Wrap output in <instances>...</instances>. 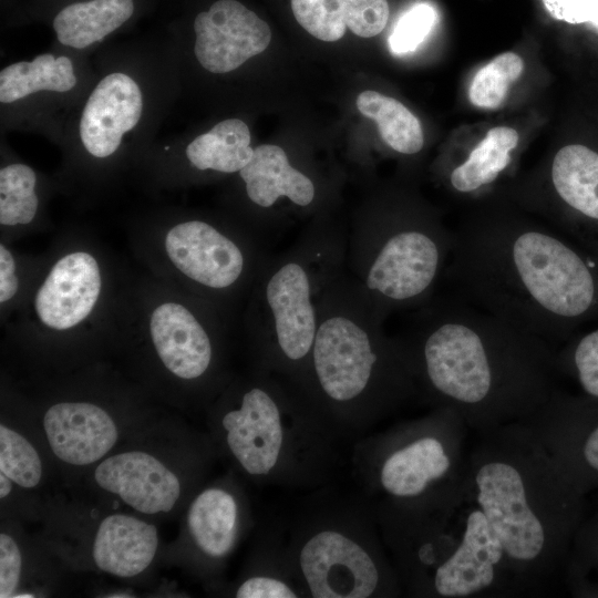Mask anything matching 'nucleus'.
Returning a JSON list of instances; mask_svg holds the SVG:
<instances>
[{
	"label": "nucleus",
	"instance_id": "1",
	"mask_svg": "<svg viewBox=\"0 0 598 598\" xmlns=\"http://www.w3.org/2000/svg\"><path fill=\"white\" fill-rule=\"evenodd\" d=\"M404 338L417 399L454 411L485 434L529 424L557 391L549 342L471 305L434 296L414 310Z\"/></svg>",
	"mask_w": 598,
	"mask_h": 598
},
{
	"label": "nucleus",
	"instance_id": "2",
	"mask_svg": "<svg viewBox=\"0 0 598 598\" xmlns=\"http://www.w3.org/2000/svg\"><path fill=\"white\" fill-rule=\"evenodd\" d=\"M443 281L549 343L598 313V261L559 230L518 216L484 215L454 231Z\"/></svg>",
	"mask_w": 598,
	"mask_h": 598
},
{
	"label": "nucleus",
	"instance_id": "3",
	"mask_svg": "<svg viewBox=\"0 0 598 598\" xmlns=\"http://www.w3.org/2000/svg\"><path fill=\"white\" fill-rule=\"evenodd\" d=\"M347 269L324 290L308 362L296 385L342 440H357L417 399L402 336Z\"/></svg>",
	"mask_w": 598,
	"mask_h": 598
},
{
	"label": "nucleus",
	"instance_id": "4",
	"mask_svg": "<svg viewBox=\"0 0 598 598\" xmlns=\"http://www.w3.org/2000/svg\"><path fill=\"white\" fill-rule=\"evenodd\" d=\"M466 480L501 540L517 591L548 582L571 517L570 481L528 424L480 434Z\"/></svg>",
	"mask_w": 598,
	"mask_h": 598
},
{
	"label": "nucleus",
	"instance_id": "5",
	"mask_svg": "<svg viewBox=\"0 0 598 598\" xmlns=\"http://www.w3.org/2000/svg\"><path fill=\"white\" fill-rule=\"evenodd\" d=\"M210 427L221 454L257 484L315 491L340 462V435L293 383L266 371L223 395Z\"/></svg>",
	"mask_w": 598,
	"mask_h": 598
},
{
	"label": "nucleus",
	"instance_id": "6",
	"mask_svg": "<svg viewBox=\"0 0 598 598\" xmlns=\"http://www.w3.org/2000/svg\"><path fill=\"white\" fill-rule=\"evenodd\" d=\"M371 506L403 594L468 598L517 592L503 545L466 475L458 486L430 502Z\"/></svg>",
	"mask_w": 598,
	"mask_h": 598
},
{
	"label": "nucleus",
	"instance_id": "7",
	"mask_svg": "<svg viewBox=\"0 0 598 598\" xmlns=\"http://www.w3.org/2000/svg\"><path fill=\"white\" fill-rule=\"evenodd\" d=\"M92 59L93 83L58 146L74 167L104 168L142 158L182 93L171 42L106 45Z\"/></svg>",
	"mask_w": 598,
	"mask_h": 598
},
{
	"label": "nucleus",
	"instance_id": "8",
	"mask_svg": "<svg viewBox=\"0 0 598 598\" xmlns=\"http://www.w3.org/2000/svg\"><path fill=\"white\" fill-rule=\"evenodd\" d=\"M322 487L293 517L287 557L306 598H391L403 594L370 503Z\"/></svg>",
	"mask_w": 598,
	"mask_h": 598
},
{
	"label": "nucleus",
	"instance_id": "9",
	"mask_svg": "<svg viewBox=\"0 0 598 598\" xmlns=\"http://www.w3.org/2000/svg\"><path fill=\"white\" fill-rule=\"evenodd\" d=\"M346 249V231L316 224L267 258L255 279V369L298 384L313 344L321 296L347 269Z\"/></svg>",
	"mask_w": 598,
	"mask_h": 598
},
{
	"label": "nucleus",
	"instance_id": "10",
	"mask_svg": "<svg viewBox=\"0 0 598 598\" xmlns=\"http://www.w3.org/2000/svg\"><path fill=\"white\" fill-rule=\"evenodd\" d=\"M466 425L446 408L398 422L354 440L351 475L371 505H414L433 501L465 477Z\"/></svg>",
	"mask_w": 598,
	"mask_h": 598
},
{
	"label": "nucleus",
	"instance_id": "11",
	"mask_svg": "<svg viewBox=\"0 0 598 598\" xmlns=\"http://www.w3.org/2000/svg\"><path fill=\"white\" fill-rule=\"evenodd\" d=\"M453 233L431 214L382 212L359 217L347 234L346 267L375 310H415L436 293Z\"/></svg>",
	"mask_w": 598,
	"mask_h": 598
},
{
	"label": "nucleus",
	"instance_id": "12",
	"mask_svg": "<svg viewBox=\"0 0 598 598\" xmlns=\"http://www.w3.org/2000/svg\"><path fill=\"white\" fill-rule=\"evenodd\" d=\"M93 56L55 47L0 71L1 134L27 132L59 144L66 121L90 90Z\"/></svg>",
	"mask_w": 598,
	"mask_h": 598
},
{
	"label": "nucleus",
	"instance_id": "13",
	"mask_svg": "<svg viewBox=\"0 0 598 598\" xmlns=\"http://www.w3.org/2000/svg\"><path fill=\"white\" fill-rule=\"evenodd\" d=\"M168 40L179 81L195 72L227 76L268 48L271 30L238 0H216L195 14L187 33Z\"/></svg>",
	"mask_w": 598,
	"mask_h": 598
},
{
	"label": "nucleus",
	"instance_id": "14",
	"mask_svg": "<svg viewBox=\"0 0 598 598\" xmlns=\"http://www.w3.org/2000/svg\"><path fill=\"white\" fill-rule=\"evenodd\" d=\"M165 249L173 265L189 280L212 291H227L258 276L268 257L248 251L246 244L203 219L174 225Z\"/></svg>",
	"mask_w": 598,
	"mask_h": 598
},
{
	"label": "nucleus",
	"instance_id": "15",
	"mask_svg": "<svg viewBox=\"0 0 598 598\" xmlns=\"http://www.w3.org/2000/svg\"><path fill=\"white\" fill-rule=\"evenodd\" d=\"M547 183L554 205L548 219L598 255V153L580 145L561 147L553 157Z\"/></svg>",
	"mask_w": 598,
	"mask_h": 598
},
{
	"label": "nucleus",
	"instance_id": "16",
	"mask_svg": "<svg viewBox=\"0 0 598 598\" xmlns=\"http://www.w3.org/2000/svg\"><path fill=\"white\" fill-rule=\"evenodd\" d=\"M244 492L231 480L200 489L186 513V529L197 560L205 571H217L252 526Z\"/></svg>",
	"mask_w": 598,
	"mask_h": 598
},
{
	"label": "nucleus",
	"instance_id": "17",
	"mask_svg": "<svg viewBox=\"0 0 598 598\" xmlns=\"http://www.w3.org/2000/svg\"><path fill=\"white\" fill-rule=\"evenodd\" d=\"M93 477L101 489L146 515L169 513L181 501L184 487L175 471L144 451L105 457L95 467Z\"/></svg>",
	"mask_w": 598,
	"mask_h": 598
},
{
	"label": "nucleus",
	"instance_id": "18",
	"mask_svg": "<svg viewBox=\"0 0 598 598\" xmlns=\"http://www.w3.org/2000/svg\"><path fill=\"white\" fill-rule=\"evenodd\" d=\"M153 344L164 367L184 381L208 379L217 363L209 330L187 307L177 302L157 306L151 317Z\"/></svg>",
	"mask_w": 598,
	"mask_h": 598
},
{
	"label": "nucleus",
	"instance_id": "19",
	"mask_svg": "<svg viewBox=\"0 0 598 598\" xmlns=\"http://www.w3.org/2000/svg\"><path fill=\"white\" fill-rule=\"evenodd\" d=\"M52 453L73 466L101 461L116 444L118 427L112 415L90 402H59L43 415Z\"/></svg>",
	"mask_w": 598,
	"mask_h": 598
},
{
	"label": "nucleus",
	"instance_id": "20",
	"mask_svg": "<svg viewBox=\"0 0 598 598\" xmlns=\"http://www.w3.org/2000/svg\"><path fill=\"white\" fill-rule=\"evenodd\" d=\"M101 272L95 258L84 251L58 260L39 288L34 307L40 321L66 330L83 321L101 291Z\"/></svg>",
	"mask_w": 598,
	"mask_h": 598
},
{
	"label": "nucleus",
	"instance_id": "21",
	"mask_svg": "<svg viewBox=\"0 0 598 598\" xmlns=\"http://www.w3.org/2000/svg\"><path fill=\"white\" fill-rule=\"evenodd\" d=\"M137 12L136 0H89L56 7L49 24L52 47L93 56Z\"/></svg>",
	"mask_w": 598,
	"mask_h": 598
},
{
	"label": "nucleus",
	"instance_id": "22",
	"mask_svg": "<svg viewBox=\"0 0 598 598\" xmlns=\"http://www.w3.org/2000/svg\"><path fill=\"white\" fill-rule=\"evenodd\" d=\"M155 525L127 514H111L96 528L92 545L95 566L112 576L131 578L146 570L155 558Z\"/></svg>",
	"mask_w": 598,
	"mask_h": 598
},
{
	"label": "nucleus",
	"instance_id": "23",
	"mask_svg": "<svg viewBox=\"0 0 598 598\" xmlns=\"http://www.w3.org/2000/svg\"><path fill=\"white\" fill-rule=\"evenodd\" d=\"M238 175L249 202L262 209H271L282 198L298 208H308L317 199L315 182L292 166L278 145L255 147L251 159Z\"/></svg>",
	"mask_w": 598,
	"mask_h": 598
},
{
	"label": "nucleus",
	"instance_id": "24",
	"mask_svg": "<svg viewBox=\"0 0 598 598\" xmlns=\"http://www.w3.org/2000/svg\"><path fill=\"white\" fill-rule=\"evenodd\" d=\"M291 10L308 33L328 42L340 40L347 28L358 37L372 38L389 19L386 0H291Z\"/></svg>",
	"mask_w": 598,
	"mask_h": 598
},
{
	"label": "nucleus",
	"instance_id": "25",
	"mask_svg": "<svg viewBox=\"0 0 598 598\" xmlns=\"http://www.w3.org/2000/svg\"><path fill=\"white\" fill-rule=\"evenodd\" d=\"M282 529L271 527L260 539L248 568L233 590L236 598H305L291 570Z\"/></svg>",
	"mask_w": 598,
	"mask_h": 598
},
{
	"label": "nucleus",
	"instance_id": "26",
	"mask_svg": "<svg viewBox=\"0 0 598 598\" xmlns=\"http://www.w3.org/2000/svg\"><path fill=\"white\" fill-rule=\"evenodd\" d=\"M518 142L519 135L512 127L491 128L468 155L448 172L451 188L466 195L494 184L512 164Z\"/></svg>",
	"mask_w": 598,
	"mask_h": 598
},
{
	"label": "nucleus",
	"instance_id": "27",
	"mask_svg": "<svg viewBox=\"0 0 598 598\" xmlns=\"http://www.w3.org/2000/svg\"><path fill=\"white\" fill-rule=\"evenodd\" d=\"M357 107L377 123L381 137L395 152L412 155L422 150V125L400 101L375 91H363L357 97Z\"/></svg>",
	"mask_w": 598,
	"mask_h": 598
},
{
	"label": "nucleus",
	"instance_id": "28",
	"mask_svg": "<svg viewBox=\"0 0 598 598\" xmlns=\"http://www.w3.org/2000/svg\"><path fill=\"white\" fill-rule=\"evenodd\" d=\"M39 175L28 164L10 162L0 168V224H30L40 207Z\"/></svg>",
	"mask_w": 598,
	"mask_h": 598
},
{
	"label": "nucleus",
	"instance_id": "29",
	"mask_svg": "<svg viewBox=\"0 0 598 598\" xmlns=\"http://www.w3.org/2000/svg\"><path fill=\"white\" fill-rule=\"evenodd\" d=\"M523 71L524 61L517 53L508 51L498 54L475 73L468 89L471 103L487 110L499 107Z\"/></svg>",
	"mask_w": 598,
	"mask_h": 598
},
{
	"label": "nucleus",
	"instance_id": "30",
	"mask_svg": "<svg viewBox=\"0 0 598 598\" xmlns=\"http://www.w3.org/2000/svg\"><path fill=\"white\" fill-rule=\"evenodd\" d=\"M0 473L27 489L37 487L42 478V461L35 447L3 423L0 425Z\"/></svg>",
	"mask_w": 598,
	"mask_h": 598
},
{
	"label": "nucleus",
	"instance_id": "31",
	"mask_svg": "<svg viewBox=\"0 0 598 598\" xmlns=\"http://www.w3.org/2000/svg\"><path fill=\"white\" fill-rule=\"evenodd\" d=\"M437 21L435 9L429 3H417L401 16L389 37L394 54L414 51L427 37Z\"/></svg>",
	"mask_w": 598,
	"mask_h": 598
},
{
	"label": "nucleus",
	"instance_id": "32",
	"mask_svg": "<svg viewBox=\"0 0 598 598\" xmlns=\"http://www.w3.org/2000/svg\"><path fill=\"white\" fill-rule=\"evenodd\" d=\"M557 363L569 361L582 391L598 399V328L581 336L561 353H556Z\"/></svg>",
	"mask_w": 598,
	"mask_h": 598
},
{
	"label": "nucleus",
	"instance_id": "33",
	"mask_svg": "<svg viewBox=\"0 0 598 598\" xmlns=\"http://www.w3.org/2000/svg\"><path fill=\"white\" fill-rule=\"evenodd\" d=\"M22 576V555L17 540L0 534V598H14Z\"/></svg>",
	"mask_w": 598,
	"mask_h": 598
},
{
	"label": "nucleus",
	"instance_id": "34",
	"mask_svg": "<svg viewBox=\"0 0 598 598\" xmlns=\"http://www.w3.org/2000/svg\"><path fill=\"white\" fill-rule=\"evenodd\" d=\"M550 11L568 22H591L598 25V0H545Z\"/></svg>",
	"mask_w": 598,
	"mask_h": 598
},
{
	"label": "nucleus",
	"instance_id": "35",
	"mask_svg": "<svg viewBox=\"0 0 598 598\" xmlns=\"http://www.w3.org/2000/svg\"><path fill=\"white\" fill-rule=\"evenodd\" d=\"M16 265L11 252L0 246V301L10 300L17 292L19 280L14 275Z\"/></svg>",
	"mask_w": 598,
	"mask_h": 598
},
{
	"label": "nucleus",
	"instance_id": "36",
	"mask_svg": "<svg viewBox=\"0 0 598 598\" xmlns=\"http://www.w3.org/2000/svg\"><path fill=\"white\" fill-rule=\"evenodd\" d=\"M582 464L591 472L598 474V425L584 439L580 450Z\"/></svg>",
	"mask_w": 598,
	"mask_h": 598
},
{
	"label": "nucleus",
	"instance_id": "37",
	"mask_svg": "<svg viewBox=\"0 0 598 598\" xmlns=\"http://www.w3.org/2000/svg\"><path fill=\"white\" fill-rule=\"evenodd\" d=\"M13 484L14 483L8 476L0 473V496H1V499L8 497L12 493Z\"/></svg>",
	"mask_w": 598,
	"mask_h": 598
}]
</instances>
